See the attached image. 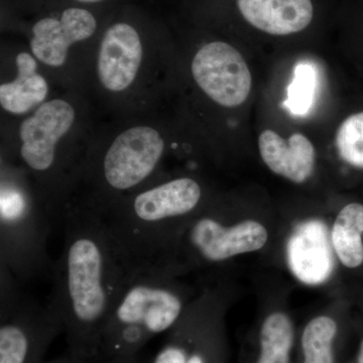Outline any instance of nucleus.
Masks as SVG:
<instances>
[{"label": "nucleus", "mask_w": 363, "mask_h": 363, "mask_svg": "<svg viewBox=\"0 0 363 363\" xmlns=\"http://www.w3.org/2000/svg\"><path fill=\"white\" fill-rule=\"evenodd\" d=\"M62 218L63 250L47 303L63 319L67 352L101 363L102 331L126 272L97 211L67 207Z\"/></svg>", "instance_id": "f257e3e1"}, {"label": "nucleus", "mask_w": 363, "mask_h": 363, "mask_svg": "<svg viewBox=\"0 0 363 363\" xmlns=\"http://www.w3.org/2000/svg\"><path fill=\"white\" fill-rule=\"evenodd\" d=\"M202 198L200 184L189 177L157 184L109 206L99 215L126 274L169 272L184 219Z\"/></svg>", "instance_id": "f03ea898"}, {"label": "nucleus", "mask_w": 363, "mask_h": 363, "mask_svg": "<svg viewBox=\"0 0 363 363\" xmlns=\"http://www.w3.org/2000/svg\"><path fill=\"white\" fill-rule=\"evenodd\" d=\"M185 313V296L173 274H126L102 331L101 363L140 355L150 339L171 330Z\"/></svg>", "instance_id": "7ed1b4c3"}, {"label": "nucleus", "mask_w": 363, "mask_h": 363, "mask_svg": "<svg viewBox=\"0 0 363 363\" xmlns=\"http://www.w3.org/2000/svg\"><path fill=\"white\" fill-rule=\"evenodd\" d=\"M0 190V264L21 283L52 279L55 262L48 243L51 213L40 209L26 184L4 175Z\"/></svg>", "instance_id": "20e7f679"}, {"label": "nucleus", "mask_w": 363, "mask_h": 363, "mask_svg": "<svg viewBox=\"0 0 363 363\" xmlns=\"http://www.w3.org/2000/svg\"><path fill=\"white\" fill-rule=\"evenodd\" d=\"M62 333L65 325L59 313L25 292L16 302L0 307V363H44Z\"/></svg>", "instance_id": "39448f33"}, {"label": "nucleus", "mask_w": 363, "mask_h": 363, "mask_svg": "<svg viewBox=\"0 0 363 363\" xmlns=\"http://www.w3.org/2000/svg\"><path fill=\"white\" fill-rule=\"evenodd\" d=\"M164 150V140L154 128L138 126L124 131L102 160L105 186L112 192L125 193L142 185L156 171Z\"/></svg>", "instance_id": "423d86ee"}, {"label": "nucleus", "mask_w": 363, "mask_h": 363, "mask_svg": "<svg viewBox=\"0 0 363 363\" xmlns=\"http://www.w3.org/2000/svg\"><path fill=\"white\" fill-rule=\"evenodd\" d=\"M192 74L205 94L221 106H240L252 89L247 64L240 52L226 43L203 45L193 59Z\"/></svg>", "instance_id": "0eeeda50"}, {"label": "nucleus", "mask_w": 363, "mask_h": 363, "mask_svg": "<svg viewBox=\"0 0 363 363\" xmlns=\"http://www.w3.org/2000/svg\"><path fill=\"white\" fill-rule=\"evenodd\" d=\"M183 236L185 242L179 243L177 248L185 245L189 252L195 255V259L210 264H218L236 255L257 252L266 245L269 238L266 227L259 222L245 220L226 225L209 215L199 217L189 224L181 238Z\"/></svg>", "instance_id": "6e6552de"}, {"label": "nucleus", "mask_w": 363, "mask_h": 363, "mask_svg": "<svg viewBox=\"0 0 363 363\" xmlns=\"http://www.w3.org/2000/svg\"><path fill=\"white\" fill-rule=\"evenodd\" d=\"M75 121V111L68 102L55 99L40 105L33 116L21 124V157L28 169L40 175L56 164V145Z\"/></svg>", "instance_id": "1a4fd4ad"}, {"label": "nucleus", "mask_w": 363, "mask_h": 363, "mask_svg": "<svg viewBox=\"0 0 363 363\" xmlns=\"http://www.w3.org/2000/svg\"><path fill=\"white\" fill-rule=\"evenodd\" d=\"M96 26L92 13L86 9L71 7L63 11L60 20L45 18L33 26L30 49L45 65L62 66L70 45L87 40L94 33Z\"/></svg>", "instance_id": "9d476101"}, {"label": "nucleus", "mask_w": 363, "mask_h": 363, "mask_svg": "<svg viewBox=\"0 0 363 363\" xmlns=\"http://www.w3.org/2000/svg\"><path fill=\"white\" fill-rule=\"evenodd\" d=\"M142 59V42L135 28L124 23L111 26L100 45V82L112 92L125 90L135 80Z\"/></svg>", "instance_id": "9b49d317"}, {"label": "nucleus", "mask_w": 363, "mask_h": 363, "mask_svg": "<svg viewBox=\"0 0 363 363\" xmlns=\"http://www.w3.org/2000/svg\"><path fill=\"white\" fill-rule=\"evenodd\" d=\"M238 11L248 23L262 32L289 35L311 23V0H236Z\"/></svg>", "instance_id": "f8f14e48"}, {"label": "nucleus", "mask_w": 363, "mask_h": 363, "mask_svg": "<svg viewBox=\"0 0 363 363\" xmlns=\"http://www.w3.org/2000/svg\"><path fill=\"white\" fill-rule=\"evenodd\" d=\"M259 147L269 169L294 183H304L314 171V145L302 133H294L286 140L276 131L267 130L259 136Z\"/></svg>", "instance_id": "ddd939ff"}, {"label": "nucleus", "mask_w": 363, "mask_h": 363, "mask_svg": "<svg viewBox=\"0 0 363 363\" xmlns=\"http://www.w3.org/2000/svg\"><path fill=\"white\" fill-rule=\"evenodd\" d=\"M289 260L296 276L306 284H319L327 278L332 271V255L323 224L309 222L294 233Z\"/></svg>", "instance_id": "4468645a"}, {"label": "nucleus", "mask_w": 363, "mask_h": 363, "mask_svg": "<svg viewBox=\"0 0 363 363\" xmlns=\"http://www.w3.org/2000/svg\"><path fill=\"white\" fill-rule=\"evenodd\" d=\"M16 65L18 73L16 80L0 86V104L11 113L23 114L44 101L48 84L37 73V62L28 52L16 57Z\"/></svg>", "instance_id": "2eb2a0df"}, {"label": "nucleus", "mask_w": 363, "mask_h": 363, "mask_svg": "<svg viewBox=\"0 0 363 363\" xmlns=\"http://www.w3.org/2000/svg\"><path fill=\"white\" fill-rule=\"evenodd\" d=\"M331 242L339 260L348 269L363 264V204L353 202L342 208L331 230Z\"/></svg>", "instance_id": "dca6fc26"}, {"label": "nucleus", "mask_w": 363, "mask_h": 363, "mask_svg": "<svg viewBox=\"0 0 363 363\" xmlns=\"http://www.w3.org/2000/svg\"><path fill=\"white\" fill-rule=\"evenodd\" d=\"M295 342V326L291 318L285 313H272L260 326L252 363H293Z\"/></svg>", "instance_id": "f3484780"}, {"label": "nucleus", "mask_w": 363, "mask_h": 363, "mask_svg": "<svg viewBox=\"0 0 363 363\" xmlns=\"http://www.w3.org/2000/svg\"><path fill=\"white\" fill-rule=\"evenodd\" d=\"M187 312L169 331L166 342L150 363H187L193 346L206 322Z\"/></svg>", "instance_id": "a211bd4d"}, {"label": "nucleus", "mask_w": 363, "mask_h": 363, "mask_svg": "<svg viewBox=\"0 0 363 363\" xmlns=\"http://www.w3.org/2000/svg\"><path fill=\"white\" fill-rule=\"evenodd\" d=\"M317 83V71L311 63L302 62L295 66L293 81L284 101L286 111L297 116L309 113L316 96Z\"/></svg>", "instance_id": "6ab92c4d"}, {"label": "nucleus", "mask_w": 363, "mask_h": 363, "mask_svg": "<svg viewBox=\"0 0 363 363\" xmlns=\"http://www.w3.org/2000/svg\"><path fill=\"white\" fill-rule=\"evenodd\" d=\"M335 145L346 164L363 169V112L344 119L336 133Z\"/></svg>", "instance_id": "aec40b11"}, {"label": "nucleus", "mask_w": 363, "mask_h": 363, "mask_svg": "<svg viewBox=\"0 0 363 363\" xmlns=\"http://www.w3.org/2000/svg\"><path fill=\"white\" fill-rule=\"evenodd\" d=\"M187 363H223V344L218 329L205 323Z\"/></svg>", "instance_id": "412c9836"}, {"label": "nucleus", "mask_w": 363, "mask_h": 363, "mask_svg": "<svg viewBox=\"0 0 363 363\" xmlns=\"http://www.w3.org/2000/svg\"><path fill=\"white\" fill-rule=\"evenodd\" d=\"M44 363H94L91 362L89 360L83 359V358H79L73 357V355L69 354L68 352L65 355L61 357L55 358L52 360H45Z\"/></svg>", "instance_id": "4be33fe9"}, {"label": "nucleus", "mask_w": 363, "mask_h": 363, "mask_svg": "<svg viewBox=\"0 0 363 363\" xmlns=\"http://www.w3.org/2000/svg\"><path fill=\"white\" fill-rule=\"evenodd\" d=\"M107 363H143L142 360V357L140 355H135V357H119L116 358V359H112L111 362Z\"/></svg>", "instance_id": "5701e85b"}, {"label": "nucleus", "mask_w": 363, "mask_h": 363, "mask_svg": "<svg viewBox=\"0 0 363 363\" xmlns=\"http://www.w3.org/2000/svg\"><path fill=\"white\" fill-rule=\"evenodd\" d=\"M355 363H363V337L360 339L359 344H358Z\"/></svg>", "instance_id": "b1692460"}, {"label": "nucleus", "mask_w": 363, "mask_h": 363, "mask_svg": "<svg viewBox=\"0 0 363 363\" xmlns=\"http://www.w3.org/2000/svg\"><path fill=\"white\" fill-rule=\"evenodd\" d=\"M77 1L85 2V4H95V2L102 1V0H77Z\"/></svg>", "instance_id": "393cba45"}]
</instances>
